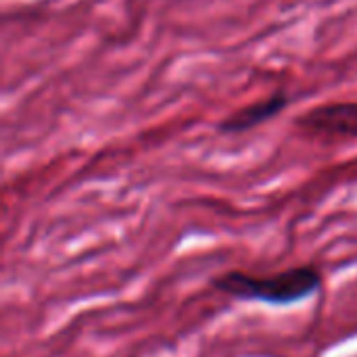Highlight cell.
<instances>
[{
    "mask_svg": "<svg viewBox=\"0 0 357 357\" xmlns=\"http://www.w3.org/2000/svg\"><path fill=\"white\" fill-rule=\"evenodd\" d=\"M324 276L316 266H297L268 276L230 270L211 280L222 293L238 301H259L268 305H295L322 289Z\"/></svg>",
    "mask_w": 357,
    "mask_h": 357,
    "instance_id": "cell-1",
    "label": "cell"
},
{
    "mask_svg": "<svg viewBox=\"0 0 357 357\" xmlns=\"http://www.w3.org/2000/svg\"><path fill=\"white\" fill-rule=\"evenodd\" d=\"M291 105V94L287 90H276L270 96L251 102L234 113H230L226 119H222L218 123V132L232 136V134H245L270 119H274L276 115H280L287 107Z\"/></svg>",
    "mask_w": 357,
    "mask_h": 357,
    "instance_id": "cell-3",
    "label": "cell"
},
{
    "mask_svg": "<svg viewBox=\"0 0 357 357\" xmlns=\"http://www.w3.org/2000/svg\"><path fill=\"white\" fill-rule=\"evenodd\" d=\"M295 126L307 134L357 138V100H339L312 107L295 119Z\"/></svg>",
    "mask_w": 357,
    "mask_h": 357,
    "instance_id": "cell-2",
    "label": "cell"
}]
</instances>
